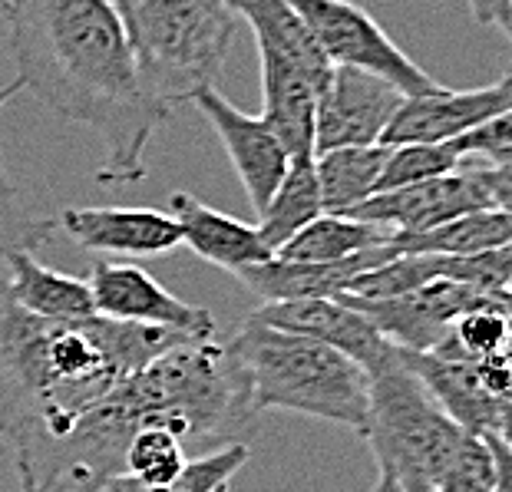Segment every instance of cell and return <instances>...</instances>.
<instances>
[{
    "label": "cell",
    "instance_id": "obj_15",
    "mask_svg": "<svg viewBox=\"0 0 512 492\" xmlns=\"http://www.w3.org/2000/svg\"><path fill=\"white\" fill-rule=\"evenodd\" d=\"M403 357L413 367V374L427 384L433 400L446 410V417L460 423L466 433H503V403L489 390L479 360L456 351L450 337L437 351H403Z\"/></svg>",
    "mask_w": 512,
    "mask_h": 492
},
{
    "label": "cell",
    "instance_id": "obj_1",
    "mask_svg": "<svg viewBox=\"0 0 512 492\" xmlns=\"http://www.w3.org/2000/svg\"><path fill=\"white\" fill-rule=\"evenodd\" d=\"M17 80L106 146L100 185L146 179V149L172 116L146 90L113 0H0Z\"/></svg>",
    "mask_w": 512,
    "mask_h": 492
},
{
    "label": "cell",
    "instance_id": "obj_13",
    "mask_svg": "<svg viewBox=\"0 0 512 492\" xmlns=\"http://www.w3.org/2000/svg\"><path fill=\"white\" fill-rule=\"evenodd\" d=\"M512 106V83L499 80L479 90H446L437 86L430 93L407 96L384 129V146H407V142H453L486 119Z\"/></svg>",
    "mask_w": 512,
    "mask_h": 492
},
{
    "label": "cell",
    "instance_id": "obj_33",
    "mask_svg": "<svg viewBox=\"0 0 512 492\" xmlns=\"http://www.w3.org/2000/svg\"><path fill=\"white\" fill-rule=\"evenodd\" d=\"M483 436L496 463V492H512V446L499 433H483Z\"/></svg>",
    "mask_w": 512,
    "mask_h": 492
},
{
    "label": "cell",
    "instance_id": "obj_5",
    "mask_svg": "<svg viewBox=\"0 0 512 492\" xmlns=\"http://www.w3.org/2000/svg\"><path fill=\"white\" fill-rule=\"evenodd\" d=\"M146 407L149 426L189 436H232L258 413L252 410L238 360L215 337H192L149 360L129 377Z\"/></svg>",
    "mask_w": 512,
    "mask_h": 492
},
{
    "label": "cell",
    "instance_id": "obj_27",
    "mask_svg": "<svg viewBox=\"0 0 512 492\" xmlns=\"http://www.w3.org/2000/svg\"><path fill=\"white\" fill-rule=\"evenodd\" d=\"M433 278H440L437 255H397L361 271V275H354L347 281L344 294L347 298H361V301L397 298V294H407Z\"/></svg>",
    "mask_w": 512,
    "mask_h": 492
},
{
    "label": "cell",
    "instance_id": "obj_39",
    "mask_svg": "<svg viewBox=\"0 0 512 492\" xmlns=\"http://www.w3.org/2000/svg\"><path fill=\"white\" fill-rule=\"evenodd\" d=\"M489 166H493V162H489ZM493 172H496V179L512 185V162H499V166H493Z\"/></svg>",
    "mask_w": 512,
    "mask_h": 492
},
{
    "label": "cell",
    "instance_id": "obj_30",
    "mask_svg": "<svg viewBox=\"0 0 512 492\" xmlns=\"http://www.w3.org/2000/svg\"><path fill=\"white\" fill-rule=\"evenodd\" d=\"M440 278L466 284L489 298H506V284L512 278V242L473 251V255H437Z\"/></svg>",
    "mask_w": 512,
    "mask_h": 492
},
{
    "label": "cell",
    "instance_id": "obj_4",
    "mask_svg": "<svg viewBox=\"0 0 512 492\" xmlns=\"http://www.w3.org/2000/svg\"><path fill=\"white\" fill-rule=\"evenodd\" d=\"M146 90L172 113L209 90L225 67L238 17L228 0H113Z\"/></svg>",
    "mask_w": 512,
    "mask_h": 492
},
{
    "label": "cell",
    "instance_id": "obj_40",
    "mask_svg": "<svg viewBox=\"0 0 512 492\" xmlns=\"http://www.w3.org/2000/svg\"><path fill=\"white\" fill-rule=\"evenodd\" d=\"M506 304L512 308V278H509V284H506Z\"/></svg>",
    "mask_w": 512,
    "mask_h": 492
},
{
    "label": "cell",
    "instance_id": "obj_38",
    "mask_svg": "<svg viewBox=\"0 0 512 492\" xmlns=\"http://www.w3.org/2000/svg\"><path fill=\"white\" fill-rule=\"evenodd\" d=\"M496 27L503 30V34H506V37L512 40V0H509V7L503 10V17L496 20Z\"/></svg>",
    "mask_w": 512,
    "mask_h": 492
},
{
    "label": "cell",
    "instance_id": "obj_34",
    "mask_svg": "<svg viewBox=\"0 0 512 492\" xmlns=\"http://www.w3.org/2000/svg\"><path fill=\"white\" fill-rule=\"evenodd\" d=\"M509 7V0H470V14L479 27H493L503 10Z\"/></svg>",
    "mask_w": 512,
    "mask_h": 492
},
{
    "label": "cell",
    "instance_id": "obj_14",
    "mask_svg": "<svg viewBox=\"0 0 512 492\" xmlns=\"http://www.w3.org/2000/svg\"><path fill=\"white\" fill-rule=\"evenodd\" d=\"M248 317H255V321L268 327H278V331H294V334L314 337V341H321V344H331L341 354L354 357L357 364L367 370L394 351V344H390L361 311L351 308V304L341 298L268 301Z\"/></svg>",
    "mask_w": 512,
    "mask_h": 492
},
{
    "label": "cell",
    "instance_id": "obj_26",
    "mask_svg": "<svg viewBox=\"0 0 512 492\" xmlns=\"http://www.w3.org/2000/svg\"><path fill=\"white\" fill-rule=\"evenodd\" d=\"M450 344L460 354L473 360H509V344H512V308L506 298L486 301L479 308L466 311L460 321L453 324Z\"/></svg>",
    "mask_w": 512,
    "mask_h": 492
},
{
    "label": "cell",
    "instance_id": "obj_11",
    "mask_svg": "<svg viewBox=\"0 0 512 492\" xmlns=\"http://www.w3.org/2000/svg\"><path fill=\"white\" fill-rule=\"evenodd\" d=\"M90 291L96 314L113 321L159 324L189 337H215V317L199 304H185L139 265H113L106 258L90 261Z\"/></svg>",
    "mask_w": 512,
    "mask_h": 492
},
{
    "label": "cell",
    "instance_id": "obj_36",
    "mask_svg": "<svg viewBox=\"0 0 512 492\" xmlns=\"http://www.w3.org/2000/svg\"><path fill=\"white\" fill-rule=\"evenodd\" d=\"M493 176H496V172H493ZM496 205L512 218V185L503 182V179H496Z\"/></svg>",
    "mask_w": 512,
    "mask_h": 492
},
{
    "label": "cell",
    "instance_id": "obj_43",
    "mask_svg": "<svg viewBox=\"0 0 512 492\" xmlns=\"http://www.w3.org/2000/svg\"><path fill=\"white\" fill-rule=\"evenodd\" d=\"M215 492H232V483H228V486H222V489H215Z\"/></svg>",
    "mask_w": 512,
    "mask_h": 492
},
{
    "label": "cell",
    "instance_id": "obj_8",
    "mask_svg": "<svg viewBox=\"0 0 512 492\" xmlns=\"http://www.w3.org/2000/svg\"><path fill=\"white\" fill-rule=\"evenodd\" d=\"M493 205H496L493 166L483 159H463V166L446 172V176L370 195L367 202H361L347 215L384 225L394 235H417L453 222V218H460L466 212L493 209Z\"/></svg>",
    "mask_w": 512,
    "mask_h": 492
},
{
    "label": "cell",
    "instance_id": "obj_9",
    "mask_svg": "<svg viewBox=\"0 0 512 492\" xmlns=\"http://www.w3.org/2000/svg\"><path fill=\"white\" fill-rule=\"evenodd\" d=\"M337 298L361 311L390 344L417 354L437 351L466 311H473L486 301H496L489 294H479L450 278H433L407 294H397V298L361 301L347 298V294H337Z\"/></svg>",
    "mask_w": 512,
    "mask_h": 492
},
{
    "label": "cell",
    "instance_id": "obj_24",
    "mask_svg": "<svg viewBox=\"0 0 512 492\" xmlns=\"http://www.w3.org/2000/svg\"><path fill=\"white\" fill-rule=\"evenodd\" d=\"M24 90L20 80L0 86V109H4L14 96ZM57 235V222L53 218L34 215L20 202L17 185L10 182L4 156H0V265L14 255V251H37Z\"/></svg>",
    "mask_w": 512,
    "mask_h": 492
},
{
    "label": "cell",
    "instance_id": "obj_16",
    "mask_svg": "<svg viewBox=\"0 0 512 492\" xmlns=\"http://www.w3.org/2000/svg\"><path fill=\"white\" fill-rule=\"evenodd\" d=\"M80 248L93 255H166L182 245V228L159 209H63L57 218Z\"/></svg>",
    "mask_w": 512,
    "mask_h": 492
},
{
    "label": "cell",
    "instance_id": "obj_21",
    "mask_svg": "<svg viewBox=\"0 0 512 492\" xmlns=\"http://www.w3.org/2000/svg\"><path fill=\"white\" fill-rule=\"evenodd\" d=\"M390 238H394V232L384 225L364 222V218H354V215L324 212L314 218V222L304 225L301 232H294L288 242L275 251V258L331 265V261H344L377 245H387Z\"/></svg>",
    "mask_w": 512,
    "mask_h": 492
},
{
    "label": "cell",
    "instance_id": "obj_2",
    "mask_svg": "<svg viewBox=\"0 0 512 492\" xmlns=\"http://www.w3.org/2000/svg\"><path fill=\"white\" fill-rule=\"evenodd\" d=\"M189 334L159 324L53 321L30 314L0 284V436L10 446L63 433L169 347Z\"/></svg>",
    "mask_w": 512,
    "mask_h": 492
},
{
    "label": "cell",
    "instance_id": "obj_28",
    "mask_svg": "<svg viewBox=\"0 0 512 492\" xmlns=\"http://www.w3.org/2000/svg\"><path fill=\"white\" fill-rule=\"evenodd\" d=\"M463 156L453 142H407V146H390V156L380 169L377 192L403 189L413 182H427L460 169Z\"/></svg>",
    "mask_w": 512,
    "mask_h": 492
},
{
    "label": "cell",
    "instance_id": "obj_37",
    "mask_svg": "<svg viewBox=\"0 0 512 492\" xmlns=\"http://www.w3.org/2000/svg\"><path fill=\"white\" fill-rule=\"evenodd\" d=\"M403 483V492H437L430 483H423V479H400Z\"/></svg>",
    "mask_w": 512,
    "mask_h": 492
},
{
    "label": "cell",
    "instance_id": "obj_25",
    "mask_svg": "<svg viewBox=\"0 0 512 492\" xmlns=\"http://www.w3.org/2000/svg\"><path fill=\"white\" fill-rule=\"evenodd\" d=\"M248 456L252 453H248L245 443H228V446H222V450L185 463V469L172 479L169 486H149V483H143V479L119 473L100 492H215V489L232 483V479L238 476V469L248 463Z\"/></svg>",
    "mask_w": 512,
    "mask_h": 492
},
{
    "label": "cell",
    "instance_id": "obj_17",
    "mask_svg": "<svg viewBox=\"0 0 512 492\" xmlns=\"http://www.w3.org/2000/svg\"><path fill=\"white\" fill-rule=\"evenodd\" d=\"M387 258H397L394 245H377L370 251H361L354 258L331 261V265H318V261H285L271 255L258 265H245L235 271V278L268 301H298V298H337L344 294L347 281L361 271L380 265Z\"/></svg>",
    "mask_w": 512,
    "mask_h": 492
},
{
    "label": "cell",
    "instance_id": "obj_23",
    "mask_svg": "<svg viewBox=\"0 0 512 492\" xmlns=\"http://www.w3.org/2000/svg\"><path fill=\"white\" fill-rule=\"evenodd\" d=\"M318 215H324L318 172H314V159H301V162H291L288 176L281 179L275 195H271L268 205L261 209L258 232L271 251H278L294 232H301V228L314 222Z\"/></svg>",
    "mask_w": 512,
    "mask_h": 492
},
{
    "label": "cell",
    "instance_id": "obj_7",
    "mask_svg": "<svg viewBox=\"0 0 512 492\" xmlns=\"http://www.w3.org/2000/svg\"><path fill=\"white\" fill-rule=\"evenodd\" d=\"M308 24L311 37L318 40L331 67H357L377 73L400 86L407 96L437 90V80L417 67L394 40L384 34V27L351 0H288Z\"/></svg>",
    "mask_w": 512,
    "mask_h": 492
},
{
    "label": "cell",
    "instance_id": "obj_31",
    "mask_svg": "<svg viewBox=\"0 0 512 492\" xmlns=\"http://www.w3.org/2000/svg\"><path fill=\"white\" fill-rule=\"evenodd\" d=\"M437 492H496V463L489 453L486 436L466 433L456 446L450 466L437 479Z\"/></svg>",
    "mask_w": 512,
    "mask_h": 492
},
{
    "label": "cell",
    "instance_id": "obj_12",
    "mask_svg": "<svg viewBox=\"0 0 512 492\" xmlns=\"http://www.w3.org/2000/svg\"><path fill=\"white\" fill-rule=\"evenodd\" d=\"M192 103L209 119L215 136L222 139L248 202H252L255 215H261V209H265L268 199L275 195L281 179H285L291 169V156H288L285 142L268 126V119L242 113V109L228 103L215 86L195 93Z\"/></svg>",
    "mask_w": 512,
    "mask_h": 492
},
{
    "label": "cell",
    "instance_id": "obj_35",
    "mask_svg": "<svg viewBox=\"0 0 512 492\" xmlns=\"http://www.w3.org/2000/svg\"><path fill=\"white\" fill-rule=\"evenodd\" d=\"M370 492H403V483L394 473H390V469H380L377 483H374V489H370Z\"/></svg>",
    "mask_w": 512,
    "mask_h": 492
},
{
    "label": "cell",
    "instance_id": "obj_22",
    "mask_svg": "<svg viewBox=\"0 0 512 492\" xmlns=\"http://www.w3.org/2000/svg\"><path fill=\"white\" fill-rule=\"evenodd\" d=\"M506 242H512V218L499 205L466 212L453 222L430 228V232L390 238L397 255H473V251H486Z\"/></svg>",
    "mask_w": 512,
    "mask_h": 492
},
{
    "label": "cell",
    "instance_id": "obj_10",
    "mask_svg": "<svg viewBox=\"0 0 512 492\" xmlns=\"http://www.w3.org/2000/svg\"><path fill=\"white\" fill-rule=\"evenodd\" d=\"M407 93L377 73L334 67L318 100L314 156L344 146H377Z\"/></svg>",
    "mask_w": 512,
    "mask_h": 492
},
{
    "label": "cell",
    "instance_id": "obj_3",
    "mask_svg": "<svg viewBox=\"0 0 512 492\" xmlns=\"http://www.w3.org/2000/svg\"><path fill=\"white\" fill-rule=\"evenodd\" d=\"M228 351L238 360L252 410H291L367 433L370 377L367 367L314 337L278 331L245 317Z\"/></svg>",
    "mask_w": 512,
    "mask_h": 492
},
{
    "label": "cell",
    "instance_id": "obj_41",
    "mask_svg": "<svg viewBox=\"0 0 512 492\" xmlns=\"http://www.w3.org/2000/svg\"><path fill=\"white\" fill-rule=\"evenodd\" d=\"M499 162H512V152H506V156H503V159H499ZM499 162H493V166H499Z\"/></svg>",
    "mask_w": 512,
    "mask_h": 492
},
{
    "label": "cell",
    "instance_id": "obj_18",
    "mask_svg": "<svg viewBox=\"0 0 512 492\" xmlns=\"http://www.w3.org/2000/svg\"><path fill=\"white\" fill-rule=\"evenodd\" d=\"M169 215L176 218L182 228V242L189 245L195 255L205 258L215 268L235 271L245 265H258L268 261L275 251L265 245L258 225L238 222V218L225 215L192 192H172L169 195Z\"/></svg>",
    "mask_w": 512,
    "mask_h": 492
},
{
    "label": "cell",
    "instance_id": "obj_19",
    "mask_svg": "<svg viewBox=\"0 0 512 492\" xmlns=\"http://www.w3.org/2000/svg\"><path fill=\"white\" fill-rule=\"evenodd\" d=\"M4 268L7 275L0 278V284L30 314L53 317V321H83L96 314L90 281L40 265L34 251H14Z\"/></svg>",
    "mask_w": 512,
    "mask_h": 492
},
{
    "label": "cell",
    "instance_id": "obj_6",
    "mask_svg": "<svg viewBox=\"0 0 512 492\" xmlns=\"http://www.w3.org/2000/svg\"><path fill=\"white\" fill-rule=\"evenodd\" d=\"M367 377L370 413L364 440L374 450L377 469H390L397 479H423L437 486L466 430L446 417L397 344L367 370Z\"/></svg>",
    "mask_w": 512,
    "mask_h": 492
},
{
    "label": "cell",
    "instance_id": "obj_29",
    "mask_svg": "<svg viewBox=\"0 0 512 492\" xmlns=\"http://www.w3.org/2000/svg\"><path fill=\"white\" fill-rule=\"evenodd\" d=\"M176 433L162 426H143L126 450V473L149 486H169L185 469V450Z\"/></svg>",
    "mask_w": 512,
    "mask_h": 492
},
{
    "label": "cell",
    "instance_id": "obj_32",
    "mask_svg": "<svg viewBox=\"0 0 512 492\" xmlns=\"http://www.w3.org/2000/svg\"><path fill=\"white\" fill-rule=\"evenodd\" d=\"M453 146L463 159L499 162L506 152H512V106L496 113L493 119H486L483 126L463 133L460 139H453Z\"/></svg>",
    "mask_w": 512,
    "mask_h": 492
},
{
    "label": "cell",
    "instance_id": "obj_42",
    "mask_svg": "<svg viewBox=\"0 0 512 492\" xmlns=\"http://www.w3.org/2000/svg\"><path fill=\"white\" fill-rule=\"evenodd\" d=\"M503 80H509V83H512V63H509V70L503 73Z\"/></svg>",
    "mask_w": 512,
    "mask_h": 492
},
{
    "label": "cell",
    "instance_id": "obj_20",
    "mask_svg": "<svg viewBox=\"0 0 512 492\" xmlns=\"http://www.w3.org/2000/svg\"><path fill=\"white\" fill-rule=\"evenodd\" d=\"M387 156L390 146H384V142L318 152L314 156V172H318L324 212L347 215L361 202H367L370 195H377L380 169H384Z\"/></svg>",
    "mask_w": 512,
    "mask_h": 492
}]
</instances>
